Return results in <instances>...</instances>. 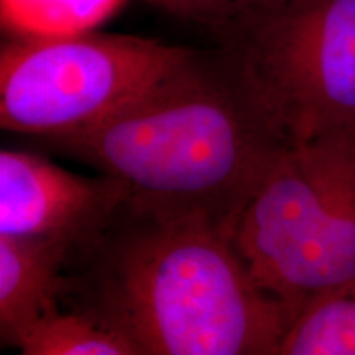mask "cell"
<instances>
[{"label":"cell","mask_w":355,"mask_h":355,"mask_svg":"<svg viewBox=\"0 0 355 355\" xmlns=\"http://www.w3.org/2000/svg\"><path fill=\"white\" fill-rule=\"evenodd\" d=\"M196 53L132 35L10 38L0 50V127L46 140L86 130Z\"/></svg>","instance_id":"5b68a950"},{"label":"cell","mask_w":355,"mask_h":355,"mask_svg":"<svg viewBox=\"0 0 355 355\" xmlns=\"http://www.w3.org/2000/svg\"><path fill=\"white\" fill-rule=\"evenodd\" d=\"M24 355H140L128 337L86 309L48 314L21 336Z\"/></svg>","instance_id":"ba28073f"},{"label":"cell","mask_w":355,"mask_h":355,"mask_svg":"<svg viewBox=\"0 0 355 355\" xmlns=\"http://www.w3.org/2000/svg\"><path fill=\"white\" fill-rule=\"evenodd\" d=\"M219 44L286 145L355 133V0H277Z\"/></svg>","instance_id":"277c9868"},{"label":"cell","mask_w":355,"mask_h":355,"mask_svg":"<svg viewBox=\"0 0 355 355\" xmlns=\"http://www.w3.org/2000/svg\"><path fill=\"white\" fill-rule=\"evenodd\" d=\"M123 206L110 178H86L21 150L0 152V235L87 247Z\"/></svg>","instance_id":"8992f818"},{"label":"cell","mask_w":355,"mask_h":355,"mask_svg":"<svg viewBox=\"0 0 355 355\" xmlns=\"http://www.w3.org/2000/svg\"><path fill=\"white\" fill-rule=\"evenodd\" d=\"M128 0H0L2 28L12 38H56L94 32Z\"/></svg>","instance_id":"9c48e42d"},{"label":"cell","mask_w":355,"mask_h":355,"mask_svg":"<svg viewBox=\"0 0 355 355\" xmlns=\"http://www.w3.org/2000/svg\"><path fill=\"white\" fill-rule=\"evenodd\" d=\"M173 19L201 26L217 42L241 28L277 0H144Z\"/></svg>","instance_id":"8fae6325"},{"label":"cell","mask_w":355,"mask_h":355,"mask_svg":"<svg viewBox=\"0 0 355 355\" xmlns=\"http://www.w3.org/2000/svg\"><path fill=\"white\" fill-rule=\"evenodd\" d=\"M73 248L44 239L0 235V336L8 345L61 309Z\"/></svg>","instance_id":"52a82bcc"},{"label":"cell","mask_w":355,"mask_h":355,"mask_svg":"<svg viewBox=\"0 0 355 355\" xmlns=\"http://www.w3.org/2000/svg\"><path fill=\"white\" fill-rule=\"evenodd\" d=\"M278 355H355V285L304 309Z\"/></svg>","instance_id":"30bf717a"},{"label":"cell","mask_w":355,"mask_h":355,"mask_svg":"<svg viewBox=\"0 0 355 355\" xmlns=\"http://www.w3.org/2000/svg\"><path fill=\"white\" fill-rule=\"evenodd\" d=\"M50 141L121 186L125 211L232 234L288 146L220 56L201 53L105 121Z\"/></svg>","instance_id":"7a4b0ae2"},{"label":"cell","mask_w":355,"mask_h":355,"mask_svg":"<svg viewBox=\"0 0 355 355\" xmlns=\"http://www.w3.org/2000/svg\"><path fill=\"white\" fill-rule=\"evenodd\" d=\"M66 296L140 355H278L293 319L252 277L229 229L122 207L71 260Z\"/></svg>","instance_id":"6da1fadb"},{"label":"cell","mask_w":355,"mask_h":355,"mask_svg":"<svg viewBox=\"0 0 355 355\" xmlns=\"http://www.w3.org/2000/svg\"><path fill=\"white\" fill-rule=\"evenodd\" d=\"M235 247L293 322L355 285V133L288 145L242 211Z\"/></svg>","instance_id":"3957f363"}]
</instances>
